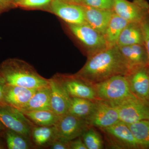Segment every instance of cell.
Returning <instances> with one entry per match:
<instances>
[{
    "label": "cell",
    "mask_w": 149,
    "mask_h": 149,
    "mask_svg": "<svg viewBox=\"0 0 149 149\" xmlns=\"http://www.w3.org/2000/svg\"><path fill=\"white\" fill-rule=\"evenodd\" d=\"M53 0H18L15 6L26 8H34L45 6L50 4Z\"/></svg>",
    "instance_id": "cell-28"
},
{
    "label": "cell",
    "mask_w": 149,
    "mask_h": 149,
    "mask_svg": "<svg viewBox=\"0 0 149 149\" xmlns=\"http://www.w3.org/2000/svg\"><path fill=\"white\" fill-rule=\"evenodd\" d=\"M35 145L39 147L50 146L57 139L54 126L33 127L31 137Z\"/></svg>",
    "instance_id": "cell-22"
},
{
    "label": "cell",
    "mask_w": 149,
    "mask_h": 149,
    "mask_svg": "<svg viewBox=\"0 0 149 149\" xmlns=\"http://www.w3.org/2000/svg\"><path fill=\"white\" fill-rule=\"evenodd\" d=\"M129 70L117 46L108 47L88 58L76 75L95 85L117 75H126Z\"/></svg>",
    "instance_id": "cell-1"
},
{
    "label": "cell",
    "mask_w": 149,
    "mask_h": 149,
    "mask_svg": "<svg viewBox=\"0 0 149 149\" xmlns=\"http://www.w3.org/2000/svg\"><path fill=\"white\" fill-rule=\"evenodd\" d=\"M88 149H102L104 142L101 136L93 127H89L81 136Z\"/></svg>",
    "instance_id": "cell-26"
},
{
    "label": "cell",
    "mask_w": 149,
    "mask_h": 149,
    "mask_svg": "<svg viewBox=\"0 0 149 149\" xmlns=\"http://www.w3.org/2000/svg\"><path fill=\"white\" fill-rule=\"evenodd\" d=\"M148 73H149V65L148 66Z\"/></svg>",
    "instance_id": "cell-38"
},
{
    "label": "cell",
    "mask_w": 149,
    "mask_h": 149,
    "mask_svg": "<svg viewBox=\"0 0 149 149\" xmlns=\"http://www.w3.org/2000/svg\"><path fill=\"white\" fill-rule=\"evenodd\" d=\"M51 109L59 116L68 113L71 97L56 75L49 79Z\"/></svg>",
    "instance_id": "cell-14"
},
{
    "label": "cell",
    "mask_w": 149,
    "mask_h": 149,
    "mask_svg": "<svg viewBox=\"0 0 149 149\" xmlns=\"http://www.w3.org/2000/svg\"><path fill=\"white\" fill-rule=\"evenodd\" d=\"M113 10L128 22L141 23L149 16V4L146 0H114Z\"/></svg>",
    "instance_id": "cell-7"
},
{
    "label": "cell",
    "mask_w": 149,
    "mask_h": 149,
    "mask_svg": "<svg viewBox=\"0 0 149 149\" xmlns=\"http://www.w3.org/2000/svg\"><path fill=\"white\" fill-rule=\"evenodd\" d=\"M138 44L144 45L141 23L128 22L120 34L116 46L122 47Z\"/></svg>",
    "instance_id": "cell-19"
},
{
    "label": "cell",
    "mask_w": 149,
    "mask_h": 149,
    "mask_svg": "<svg viewBox=\"0 0 149 149\" xmlns=\"http://www.w3.org/2000/svg\"><path fill=\"white\" fill-rule=\"evenodd\" d=\"M118 47L128 66V73L149 65L148 54L144 45L138 44Z\"/></svg>",
    "instance_id": "cell-15"
},
{
    "label": "cell",
    "mask_w": 149,
    "mask_h": 149,
    "mask_svg": "<svg viewBox=\"0 0 149 149\" xmlns=\"http://www.w3.org/2000/svg\"><path fill=\"white\" fill-rule=\"evenodd\" d=\"M3 148L1 144L0 143V149H1Z\"/></svg>",
    "instance_id": "cell-37"
},
{
    "label": "cell",
    "mask_w": 149,
    "mask_h": 149,
    "mask_svg": "<svg viewBox=\"0 0 149 149\" xmlns=\"http://www.w3.org/2000/svg\"><path fill=\"white\" fill-rule=\"evenodd\" d=\"M65 2L73 4L79 5H82L83 4V0H61Z\"/></svg>",
    "instance_id": "cell-34"
},
{
    "label": "cell",
    "mask_w": 149,
    "mask_h": 149,
    "mask_svg": "<svg viewBox=\"0 0 149 149\" xmlns=\"http://www.w3.org/2000/svg\"><path fill=\"white\" fill-rule=\"evenodd\" d=\"M13 5L6 1L4 0H0V15L12 7Z\"/></svg>",
    "instance_id": "cell-33"
},
{
    "label": "cell",
    "mask_w": 149,
    "mask_h": 149,
    "mask_svg": "<svg viewBox=\"0 0 149 149\" xmlns=\"http://www.w3.org/2000/svg\"><path fill=\"white\" fill-rule=\"evenodd\" d=\"M37 89L6 84L4 89L5 102L20 111L27 104Z\"/></svg>",
    "instance_id": "cell-16"
},
{
    "label": "cell",
    "mask_w": 149,
    "mask_h": 149,
    "mask_svg": "<svg viewBox=\"0 0 149 149\" xmlns=\"http://www.w3.org/2000/svg\"><path fill=\"white\" fill-rule=\"evenodd\" d=\"M73 35L84 46L88 58L108 48L103 35L87 22L80 24H68Z\"/></svg>",
    "instance_id": "cell-5"
},
{
    "label": "cell",
    "mask_w": 149,
    "mask_h": 149,
    "mask_svg": "<svg viewBox=\"0 0 149 149\" xmlns=\"http://www.w3.org/2000/svg\"></svg>",
    "instance_id": "cell-39"
},
{
    "label": "cell",
    "mask_w": 149,
    "mask_h": 149,
    "mask_svg": "<svg viewBox=\"0 0 149 149\" xmlns=\"http://www.w3.org/2000/svg\"><path fill=\"white\" fill-rule=\"evenodd\" d=\"M6 129V128L5 126L0 122V136H3L4 133Z\"/></svg>",
    "instance_id": "cell-35"
},
{
    "label": "cell",
    "mask_w": 149,
    "mask_h": 149,
    "mask_svg": "<svg viewBox=\"0 0 149 149\" xmlns=\"http://www.w3.org/2000/svg\"><path fill=\"white\" fill-rule=\"evenodd\" d=\"M22 112L29 120L38 126H54L60 118V116L52 110H40Z\"/></svg>",
    "instance_id": "cell-21"
},
{
    "label": "cell",
    "mask_w": 149,
    "mask_h": 149,
    "mask_svg": "<svg viewBox=\"0 0 149 149\" xmlns=\"http://www.w3.org/2000/svg\"><path fill=\"white\" fill-rule=\"evenodd\" d=\"M0 75L6 85L38 89L49 84V79L41 76L27 63L17 59L3 61L0 64Z\"/></svg>",
    "instance_id": "cell-2"
},
{
    "label": "cell",
    "mask_w": 149,
    "mask_h": 149,
    "mask_svg": "<svg viewBox=\"0 0 149 149\" xmlns=\"http://www.w3.org/2000/svg\"><path fill=\"white\" fill-rule=\"evenodd\" d=\"M52 149H70V141L56 139L50 146Z\"/></svg>",
    "instance_id": "cell-30"
},
{
    "label": "cell",
    "mask_w": 149,
    "mask_h": 149,
    "mask_svg": "<svg viewBox=\"0 0 149 149\" xmlns=\"http://www.w3.org/2000/svg\"><path fill=\"white\" fill-rule=\"evenodd\" d=\"M140 149H149V120L127 124Z\"/></svg>",
    "instance_id": "cell-24"
},
{
    "label": "cell",
    "mask_w": 149,
    "mask_h": 149,
    "mask_svg": "<svg viewBox=\"0 0 149 149\" xmlns=\"http://www.w3.org/2000/svg\"><path fill=\"white\" fill-rule=\"evenodd\" d=\"M70 149H88L80 137L70 141Z\"/></svg>",
    "instance_id": "cell-31"
},
{
    "label": "cell",
    "mask_w": 149,
    "mask_h": 149,
    "mask_svg": "<svg viewBox=\"0 0 149 149\" xmlns=\"http://www.w3.org/2000/svg\"><path fill=\"white\" fill-rule=\"evenodd\" d=\"M57 139L70 141L81 136L91 127L86 119L68 113L60 116L55 125Z\"/></svg>",
    "instance_id": "cell-8"
},
{
    "label": "cell",
    "mask_w": 149,
    "mask_h": 149,
    "mask_svg": "<svg viewBox=\"0 0 149 149\" xmlns=\"http://www.w3.org/2000/svg\"><path fill=\"white\" fill-rule=\"evenodd\" d=\"M149 65L135 70L125 75L131 93L149 105Z\"/></svg>",
    "instance_id": "cell-13"
},
{
    "label": "cell",
    "mask_w": 149,
    "mask_h": 149,
    "mask_svg": "<svg viewBox=\"0 0 149 149\" xmlns=\"http://www.w3.org/2000/svg\"><path fill=\"white\" fill-rule=\"evenodd\" d=\"M6 85L5 81L0 75V106L6 104L4 99V89Z\"/></svg>",
    "instance_id": "cell-32"
},
{
    "label": "cell",
    "mask_w": 149,
    "mask_h": 149,
    "mask_svg": "<svg viewBox=\"0 0 149 149\" xmlns=\"http://www.w3.org/2000/svg\"><path fill=\"white\" fill-rule=\"evenodd\" d=\"M0 122L7 129L29 139L31 137L32 123L20 111L4 104L0 106Z\"/></svg>",
    "instance_id": "cell-6"
},
{
    "label": "cell",
    "mask_w": 149,
    "mask_h": 149,
    "mask_svg": "<svg viewBox=\"0 0 149 149\" xmlns=\"http://www.w3.org/2000/svg\"><path fill=\"white\" fill-rule=\"evenodd\" d=\"M108 103L116 110L120 121L126 124L149 120V105L136 96L127 98L120 101Z\"/></svg>",
    "instance_id": "cell-4"
},
{
    "label": "cell",
    "mask_w": 149,
    "mask_h": 149,
    "mask_svg": "<svg viewBox=\"0 0 149 149\" xmlns=\"http://www.w3.org/2000/svg\"><path fill=\"white\" fill-rule=\"evenodd\" d=\"M128 23L124 19L113 13L104 35L108 47L116 45L120 34Z\"/></svg>",
    "instance_id": "cell-20"
},
{
    "label": "cell",
    "mask_w": 149,
    "mask_h": 149,
    "mask_svg": "<svg viewBox=\"0 0 149 149\" xmlns=\"http://www.w3.org/2000/svg\"><path fill=\"white\" fill-rule=\"evenodd\" d=\"M86 120L90 126L100 129L108 128L120 121L115 108L100 100H95V108Z\"/></svg>",
    "instance_id": "cell-11"
},
{
    "label": "cell",
    "mask_w": 149,
    "mask_h": 149,
    "mask_svg": "<svg viewBox=\"0 0 149 149\" xmlns=\"http://www.w3.org/2000/svg\"><path fill=\"white\" fill-rule=\"evenodd\" d=\"M105 135L110 146L117 149H140L130 128L119 121L108 128L100 129Z\"/></svg>",
    "instance_id": "cell-9"
},
{
    "label": "cell",
    "mask_w": 149,
    "mask_h": 149,
    "mask_svg": "<svg viewBox=\"0 0 149 149\" xmlns=\"http://www.w3.org/2000/svg\"><path fill=\"white\" fill-rule=\"evenodd\" d=\"M4 1L10 3L13 5V6H15V3L18 0H4Z\"/></svg>",
    "instance_id": "cell-36"
},
{
    "label": "cell",
    "mask_w": 149,
    "mask_h": 149,
    "mask_svg": "<svg viewBox=\"0 0 149 149\" xmlns=\"http://www.w3.org/2000/svg\"><path fill=\"white\" fill-rule=\"evenodd\" d=\"M98 100L114 102L133 97L125 75H117L93 85Z\"/></svg>",
    "instance_id": "cell-3"
},
{
    "label": "cell",
    "mask_w": 149,
    "mask_h": 149,
    "mask_svg": "<svg viewBox=\"0 0 149 149\" xmlns=\"http://www.w3.org/2000/svg\"><path fill=\"white\" fill-rule=\"evenodd\" d=\"M40 110H51V91L49 84L47 86L37 89L27 104L20 111Z\"/></svg>",
    "instance_id": "cell-18"
},
{
    "label": "cell",
    "mask_w": 149,
    "mask_h": 149,
    "mask_svg": "<svg viewBox=\"0 0 149 149\" xmlns=\"http://www.w3.org/2000/svg\"><path fill=\"white\" fill-rule=\"evenodd\" d=\"M143 37L144 45L146 50L149 63V16L141 23Z\"/></svg>",
    "instance_id": "cell-29"
},
{
    "label": "cell",
    "mask_w": 149,
    "mask_h": 149,
    "mask_svg": "<svg viewBox=\"0 0 149 149\" xmlns=\"http://www.w3.org/2000/svg\"><path fill=\"white\" fill-rule=\"evenodd\" d=\"M56 75L70 97L81 98L93 101L98 100L93 85L76 74Z\"/></svg>",
    "instance_id": "cell-10"
},
{
    "label": "cell",
    "mask_w": 149,
    "mask_h": 149,
    "mask_svg": "<svg viewBox=\"0 0 149 149\" xmlns=\"http://www.w3.org/2000/svg\"><path fill=\"white\" fill-rule=\"evenodd\" d=\"M50 10L68 24L85 23V13L82 5L65 2L61 0H53Z\"/></svg>",
    "instance_id": "cell-12"
},
{
    "label": "cell",
    "mask_w": 149,
    "mask_h": 149,
    "mask_svg": "<svg viewBox=\"0 0 149 149\" xmlns=\"http://www.w3.org/2000/svg\"><path fill=\"white\" fill-rule=\"evenodd\" d=\"M95 100L71 97L68 113L80 118L87 119L95 108Z\"/></svg>",
    "instance_id": "cell-23"
},
{
    "label": "cell",
    "mask_w": 149,
    "mask_h": 149,
    "mask_svg": "<svg viewBox=\"0 0 149 149\" xmlns=\"http://www.w3.org/2000/svg\"><path fill=\"white\" fill-rule=\"evenodd\" d=\"M114 0H83L82 5L100 9L113 10Z\"/></svg>",
    "instance_id": "cell-27"
},
{
    "label": "cell",
    "mask_w": 149,
    "mask_h": 149,
    "mask_svg": "<svg viewBox=\"0 0 149 149\" xmlns=\"http://www.w3.org/2000/svg\"><path fill=\"white\" fill-rule=\"evenodd\" d=\"M86 22L94 29L104 35L113 15V10L100 9L82 5Z\"/></svg>",
    "instance_id": "cell-17"
},
{
    "label": "cell",
    "mask_w": 149,
    "mask_h": 149,
    "mask_svg": "<svg viewBox=\"0 0 149 149\" xmlns=\"http://www.w3.org/2000/svg\"><path fill=\"white\" fill-rule=\"evenodd\" d=\"M8 149H28L30 144L28 139L21 134L6 128L3 134Z\"/></svg>",
    "instance_id": "cell-25"
}]
</instances>
